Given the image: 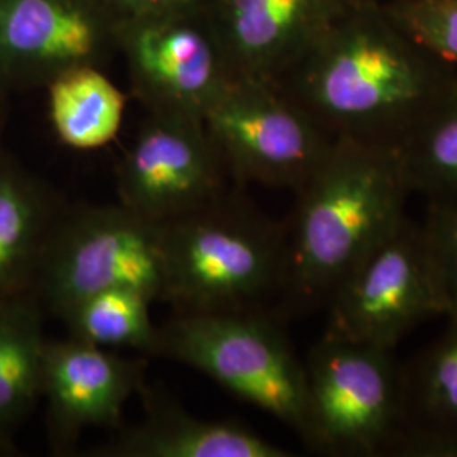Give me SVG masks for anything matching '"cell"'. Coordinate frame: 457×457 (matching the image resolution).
<instances>
[{"instance_id": "cell-11", "label": "cell", "mask_w": 457, "mask_h": 457, "mask_svg": "<svg viewBox=\"0 0 457 457\" xmlns=\"http://www.w3.org/2000/svg\"><path fill=\"white\" fill-rule=\"evenodd\" d=\"M232 79L275 83L353 0H207Z\"/></svg>"}, {"instance_id": "cell-10", "label": "cell", "mask_w": 457, "mask_h": 457, "mask_svg": "<svg viewBox=\"0 0 457 457\" xmlns=\"http://www.w3.org/2000/svg\"><path fill=\"white\" fill-rule=\"evenodd\" d=\"M228 177L202 120L151 114L117 168L119 204L166 224L228 194Z\"/></svg>"}, {"instance_id": "cell-19", "label": "cell", "mask_w": 457, "mask_h": 457, "mask_svg": "<svg viewBox=\"0 0 457 457\" xmlns=\"http://www.w3.org/2000/svg\"><path fill=\"white\" fill-rule=\"evenodd\" d=\"M153 303L154 300L145 292L119 287L83 298L60 319L68 327L70 337L83 343L154 356L158 326L149 313Z\"/></svg>"}, {"instance_id": "cell-12", "label": "cell", "mask_w": 457, "mask_h": 457, "mask_svg": "<svg viewBox=\"0 0 457 457\" xmlns=\"http://www.w3.org/2000/svg\"><path fill=\"white\" fill-rule=\"evenodd\" d=\"M146 362L75 337L46 343L43 395L48 398L53 439L60 447L92 427H122L124 407L145 386Z\"/></svg>"}, {"instance_id": "cell-17", "label": "cell", "mask_w": 457, "mask_h": 457, "mask_svg": "<svg viewBox=\"0 0 457 457\" xmlns=\"http://www.w3.org/2000/svg\"><path fill=\"white\" fill-rule=\"evenodd\" d=\"M126 96L96 65L73 66L49 80V117L68 147L92 151L114 141Z\"/></svg>"}, {"instance_id": "cell-2", "label": "cell", "mask_w": 457, "mask_h": 457, "mask_svg": "<svg viewBox=\"0 0 457 457\" xmlns=\"http://www.w3.org/2000/svg\"><path fill=\"white\" fill-rule=\"evenodd\" d=\"M295 194L275 309L283 320L326 309L344 279L407 217L410 190L396 153L336 139Z\"/></svg>"}, {"instance_id": "cell-21", "label": "cell", "mask_w": 457, "mask_h": 457, "mask_svg": "<svg viewBox=\"0 0 457 457\" xmlns=\"http://www.w3.org/2000/svg\"><path fill=\"white\" fill-rule=\"evenodd\" d=\"M383 5L413 39L457 68V0H386Z\"/></svg>"}, {"instance_id": "cell-8", "label": "cell", "mask_w": 457, "mask_h": 457, "mask_svg": "<svg viewBox=\"0 0 457 457\" xmlns=\"http://www.w3.org/2000/svg\"><path fill=\"white\" fill-rule=\"evenodd\" d=\"M326 309L324 334L392 351L413 327L445 317L424 226L405 217L344 279Z\"/></svg>"}, {"instance_id": "cell-1", "label": "cell", "mask_w": 457, "mask_h": 457, "mask_svg": "<svg viewBox=\"0 0 457 457\" xmlns=\"http://www.w3.org/2000/svg\"><path fill=\"white\" fill-rule=\"evenodd\" d=\"M332 137L396 153L457 87V68L378 2H351L273 83Z\"/></svg>"}, {"instance_id": "cell-16", "label": "cell", "mask_w": 457, "mask_h": 457, "mask_svg": "<svg viewBox=\"0 0 457 457\" xmlns=\"http://www.w3.org/2000/svg\"><path fill=\"white\" fill-rule=\"evenodd\" d=\"M63 211L33 181L0 170V300L16 296L37 275Z\"/></svg>"}, {"instance_id": "cell-23", "label": "cell", "mask_w": 457, "mask_h": 457, "mask_svg": "<svg viewBox=\"0 0 457 457\" xmlns=\"http://www.w3.org/2000/svg\"><path fill=\"white\" fill-rule=\"evenodd\" d=\"M119 21L198 7L207 0H102Z\"/></svg>"}, {"instance_id": "cell-13", "label": "cell", "mask_w": 457, "mask_h": 457, "mask_svg": "<svg viewBox=\"0 0 457 457\" xmlns=\"http://www.w3.org/2000/svg\"><path fill=\"white\" fill-rule=\"evenodd\" d=\"M117 22L102 0H0V65L28 66L49 80L96 65Z\"/></svg>"}, {"instance_id": "cell-18", "label": "cell", "mask_w": 457, "mask_h": 457, "mask_svg": "<svg viewBox=\"0 0 457 457\" xmlns=\"http://www.w3.org/2000/svg\"><path fill=\"white\" fill-rule=\"evenodd\" d=\"M46 343L33 303L0 300V427L17 424L43 395Z\"/></svg>"}, {"instance_id": "cell-5", "label": "cell", "mask_w": 457, "mask_h": 457, "mask_svg": "<svg viewBox=\"0 0 457 457\" xmlns=\"http://www.w3.org/2000/svg\"><path fill=\"white\" fill-rule=\"evenodd\" d=\"M303 366L305 444L328 456H393L403 430V385L392 349L324 334Z\"/></svg>"}, {"instance_id": "cell-3", "label": "cell", "mask_w": 457, "mask_h": 457, "mask_svg": "<svg viewBox=\"0 0 457 457\" xmlns=\"http://www.w3.org/2000/svg\"><path fill=\"white\" fill-rule=\"evenodd\" d=\"M164 303L175 313L266 309L281 295L287 226L228 190L163 224Z\"/></svg>"}, {"instance_id": "cell-24", "label": "cell", "mask_w": 457, "mask_h": 457, "mask_svg": "<svg viewBox=\"0 0 457 457\" xmlns=\"http://www.w3.org/2000/svg\"><path fill=\"white\" fill-rule=\"evenodd\" d=\"M353 2H378V4H383L386 0H353Z\"/></svg>"}, {"instance_id": "cell-9", "label": "cell", "mask_w": 457, "mask_h": 457, "mask_svg": "<svg viewBox=\"0 0 457 457\" xmlns=\"http://www.w3.org/2000/svg\"><path fill=\"white\" fill-rule=\"evenodd\" d=\"M202 5L117 22L132 85L151 114L202 120L232 80Z\"/></svg>"}, {"instance_id": "cell-4", "label": "cell", "mask_w": 457, "mask_h": 457, "mask_svg": "<svg viewBox=\"0 0 457 457\" xmlns=\"http://www.w3.org/2000/svg\"><path fill=\"white\" fill-rule=\"evenodd\" d=\"M154 356L209 376L307 441L305 366L296 358L277 312L175 313L158 326Z\"/></svg>"}, {"instance_id": "cell-15", "label": "cell", "mask_w": 457, "mask_h": 457, "mask_svg": "<svg viewBox=\"0 0 457 457\" xmlns=\"http://www.w3.org/2000/svg\"><path fill=\"white\" fill-rule=\"evenodd\" d=\"M402 368L403 430L393 456L457 457V317Z\"/></svg>"}, {"instance_id": "cell-20", "label": "cell", "mask_w": 457, "mask_h": 457, "mask_svg": "<svg viewBox=\"0 0 457 457\" xmlns=\"http://www.w3.org/2000/svg\"><path fill=\"white\" fill-rule=\"evenodd\" d=\"M410 194L457 204V87L396 151Z\"/></svg>"}, {"instance_id": "cell-7", "label": "cell", "mask_w": 457, "mask_h": 457, "mask_svg": "<svg viewBox=\"0 0 457 457\" xmlns=\"http://www.w3.org/2000/svg\"><path fill=\"white\" fill-rule=\"evenodd\" d=\"M236 183L296 192L326 162L334 141L273 83L232 79L204 115Z\"/></svg>"}, {"instance_id": "cell-6", "label": "cell", "mask_w": 457, "mask_h": 457, "mask_svg": "<svg viewBox=\"0 0 457 457\" xmlns=\"http://www.w3.org/2000/svg\"><path fill=\"white\" fill-rule=\"evenodd\" d=\"M41 295L62 317L90 295L128 287L163 300V224L122 204L65 207L37 270Z\"/></svg>"}, {"instance_id": "cell-14", "label": "cell", "mask_w": 457, "mask_h": 457, "mask_svg": "<svg viewBox=\"0 0 457 457\" xmlns=\"http://www.w3.org/2000/svg\"><path fill=\"white\" fill-rule=\"evenodd\" d=\"M146 417L92 449L98 457H290L292 453L230 420L195 417L154 390L141 388Z\"/></svg>"}, {"instance_id": "cell-22", "label": "cell", "mask_w": 457, "mask_h": 457, "mask_svg": "<svg viewBox=\"0 0 457 457\" xmlns=\"http://www.w3.org/2000/svg\"><path fill=\"white\" fill-rule=\"evenodd\" d=\"M422 226L441 283L445 319L457 317V204H427Z\"/></svg>"}]
</instances>
